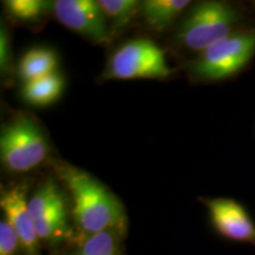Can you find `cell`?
Masks as SVG:
<instances>
[{
    "instance_id": "obj_15",
    "label": "cell",
    "mask_w": 255,
    "mask_h": 255,
    "mask_svg": "<svg viewBox=\"0 0 255 255\" xmlns=\"http://www.w3.org/2000/svg\"><path fill=\"white\" fill-rule=\"evenodd\" d=\"M4 6L8 13L18 20L37 21L52 9L53 2L43 0H7Z\"/></svg>"
},
{
    "instance_id": "obj_14",
    "label": "cell",
    "mask_w": 255,
    "mask_h": 255,
    "mask_svg": "<svg viewBox=\"0 0 255 255\" xmlns=\"http://www.w3.org/2000/svg\"><path fill=\"white\" fill-rule=\"evenodd\" d=\"M122 232L104 231L87 238L76 255H123Z\"/></svg>"
},
{
    "instance_id": "obj_4",
    "label": "cell",
    "mask_w": 255,
    "mask_h": 255,
    "mask_svg": "<svg viewBox=\"0 0 255 255\" xmlns=\"http://www.w3.org/2000/svg\"><path fill=\"white\" fill-rule=\"evenodd\" d=\"M255 56V27L237 31L199 53L191 63V77L220 82L240 72Z\"/></svg>"
},
{
    "instance_id": "obj_16",
    "label": "cell",
    "mask_w": 255,
    "mask_h": 255,
    "mask_svg": "<svg viewBox=\"0 0 255 255\" xmlns=\"http://www.w3.org/2000/svg\"><path fill=\"white\" fill-rule=\"evenodd\" d=\"M21 245L13 228L6 220L0 221V255H19Z\"/></svg>"
},
{
    "instance_id": "obj_13",
    "label": "cell",
    "mask_w": 255,
    "mask_h": 255,
    "mask_svg": "<svg viewBox=\"0 0 255 255\" xmlns=\"http://www.w3.org/2000/svg\"><path fill=\"white\" fill-rule=\"evenodd\" d=\"M102 11L110 25L113 33L127 27L141 9V2L136 0H100Z\"/></svg>"
},
{
    "instance_id": "obj_6",
    "label": "cell",
    "mask_w": 255,
    "mask_h": 255,
    "mask_svg": "<svg viewBox=\"0 0 255 255\" xmlns=\"http://www.w3.org/2000/svg\"><path fill=\"white\" fill-rule=\"evenodd\" d=\"M27 206L39 241L58 244L71 237L65 200L55 181L41 184L28 199Z\"/></svg>"
},
{
    "instance_id": "obj_8",
    "label": "cell",
    "mask_w": 255,
    "mask_h": 255,
    "mask_svg": "<svg viewBox=\"0 0 255 255\" xmlns=\"http://www.w3.org/2000/svg\"><path fill=\"white\" fill-rule=\"evenodd\" d=\"M27 203L26 187L24 184L1 189L0 207L5 214V220L17 234L24 255H40L39 239Z\"/></svg>"
},
{
    "instance_id": "obj_5",
    "label": "cell",
    "mask_w": 255,
    "mask_h": 255,
    "mask_svg": "<svg viewBox=\"0 0 255 255\" xmlns=\"http://www.w3.org/2000/svg\"><path fill=\"white\" fill-rule=\"evenodd\" d=\"M163 50L146 38L127 41L108 60L104 79H163L173 73Z\"/></svg>"
},
{
    "instance_id": "obj_17",
    "label": "cell",
    "mask_w": 255,
    "mask_h": 255,
    "mask_svg": "<svg viewBox=\"0 0 255 255\" xmlns=\"http://www.w3.org/2000/svg\"><path fill=\"white\" fill-rule=\"evenodd\" d=\"M9 41L7 31L1 25V31H0V68H1L2 76H7L9 72V66H11V59H9Z\"/></svg>"
},
{
    "instance_id": "obj_11",
    "label": "cell",
    "mask_w": 255,
    "mask_h": 255,
    "mask_svg": "<svg viewBox=\"0 0 255 255\" xmlns=\"http://www.w3.org/2000/svg\"><path fill=\"white\" fill-rule=\"evenodd\" d=\"M64 90V79L59 73L24 83L21 96L26 103L36 107H46L59 100Z\"/></svg>"
},
{
    "instance_id": "obj_1",
    "label": "cell",
    "mask_w": 255,
    "mask_h": 255,
    "mask_svg": "<svg viewBox=\"0 0 255 255\" xmlns=\"http://www.w3.org/2000/svg\"><path fill=\"white\" fill-rule=\"evenodd\" d=\"M56 171L72 197V218L85 239L104 231L126 229L122 203L94 176L68 163L56 164Z\"/></svg>"
},
{
    "instance_id": "obj_7",
    "label": "cell",
    "mask_w": 255,
    "mask_h": 255,
    "mask_svg": "<svg viewBox=\"0 0 255 255\" xmlns=\"http://www.w3.org/2000/svg\"><path fill=\"white\" fill-rule=\"evenodd\" d=\"M53 14L65 27L97 44L109 43L113 36L110 25L98 1L94 0H57Z\"/></svg>"
},
{
    "instance_id": "obj_2",
    "label": "cell",
    "mask_w": 255,
    "mask_h": 255,
    "mask_svg": "<svg viewBox=\"0 0 255 255\" xmlns=\"http://www.w3.org/2000/svg\"><path fill=\"white\" fill-rule=\"evenodd\" d=\"M240 13L226 1H202L188 12L176 31V44L201 53L234 33Z\"/></svg>"
},
{
    "instance_id": "obj_3",
    "label": "cell",
    "mask_w": 255,
    "mask_h": 255,
    "mask_svg": "<svg viewBox=\"0 0 255 255\" xmlns=\"http://www.w3.org/2000/svg\"><path fill=\"white\" fill-rule=\"evenodd\" d=\"M49 142L31 115L20 113L2 126L0 156L4 167L13 173H26L39 167L49 156Z\"/></svg>"
},
{
    "instance_id": "obj_10",
    "label": "cell",
    "mask_w": 255,
    "mask_h": 255,
    "mask_svg": "<svg viewBox=\"0 0 255 255\" xmlns=\"http://www.w3.org/2000/svg\"><path fill=\"white\" fill-rule=\"evenodd\" d=\"M190 5L188 0H146L141 5L143 18L155 30H164Z\"/></svg>"
},
{
    "instance_id": "obj_9",
    "label": "cell",
    "mask_w": 255,
    "mask_h": 255,
    "mask_svg": "<svg viewBox=\"0 0 255 255\" xmlns=\"http://www.w3.org/2000/svg\"><path fill=\"white\" fill-rule=\"evenodd\" d=\"M213 226L222 237L238 242L255 245V223L247 210L235 200H205Z\"/></svg>"
},
{
    "instance_id": "obj_12",
    "label": "cell",
    "mask_w": 255,
    "mask_h": 255,
    "mask_svg": "<svg viewBox=\"0 0 255 255\" xmlns=\"http://www.w3.org/2000/svg\"><path fill=\"white\" fill-rule=\"evenodd\" d=\"M56 53L49 49H33L25 53L18 68L19 77L24 83L52 75L57 70Z\"/></svg>"
}]
</instances>
